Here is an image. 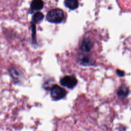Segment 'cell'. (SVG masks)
<instances>
[{
    "instance_id": "obj_1",
    "label": "cell",
    "mask_w": 131,
    "mask_h": 131,
    "mask_svg": "<svg viewBox=\"0 0 131 131\" xmlns=\"http://www.w3.org/2000/svg\"><path fill=\"white\" fill-rule=\"evenodd\" d=\"M64 18V11L60 8H54L50 10L47 14L46 19L51 23L59 24Z\"/></svg>"
},
{
    "instance_id": "obj_2",
    "label": "cell",
    "mask_w": 131,
    "mask_h": 131,
    "mask_svg": "<svg viewBox=\"0 0 131 131\" xmlns=\"http://www.w3.org/2000/svg\"><path fill=\"white\" fill-rule=\"evenodd\" d=\"M50 96L54 101L59 100L66 97L67 92L62 87L54 84L50 89Z\"/></svg>"
},
{
    "instance_id": "obj_3",
    "label": "cell",
    "mask_w": 131,
    "mask_h": 131,
    "mask_svg": "<svg viewBox=\"0 0 131 131\" xmlns=\"http://www.w3.org/2000/svg\"><path fill=\"white\" fill-rule=\"evenodd\" d=\"M60 84L69 89H73L77 84V80L76 77L72 75L65 76L60 80Z\"/></svg>"
},
{
    "instance_id": "obj_4",
    "label": "cell",
    "mask_w": 131,
    "mask_h": 131,
    "mask_svg": "<svg viewBox=\"0 0 131 131\" xmlns=\"http://www.w3.org/2000/svg\"><path fill=\"white\" fill-rule=\"evenodd\" d=\"M77 62L81 66L86 67L93 66L96 64V61L92 57L85 54H80L78 55Z\"/></svg>"
},
{
    "instance_id": "obj_5",
    "label": "cell",
    "mask_w": 131,
    "mask_h": 131,
    "mask_svg": "<svg viewBox=\"0 0 131 131\" xmlns=\"http://www.w3.org/2000/svg\"><path fill=\"white\" fill-rule=\"evenodd\" d=\"M94 46V42L89 37H84L81 42L80 50L84 53H89Z\"/></svg>"
},
{
    "instance_id": "obj_6",
    "label": "cell",
    "mask_w": 131,
    "mask_h": 131,
    "mask_svg": "<svg viewBox=\"0 0 131 131\" xmlns=\"http://www.w3.org/2000/svg\"><path fill=\"white\" fill-rule=\"evenodd\" d=\"M129 88L125 84H122L118 89L117 95L119 98H125L129 94Z\"/></svg>"
},
{
    "instance_id": "obj_7",
    "label": "cell",
    "mask_w": 131,
    "mask_h": 131,
    "mask_svg": "<svg viewBox=\"0 0 131 131\" xmlns=\"http://www.w3.org/2000/svg\"><path fill=\"white\" fill-rule=\"evenodd\" d=\"M44 6L43 2L41 0H34L30 4V9L32 12L41 10Z\"/></svg>"
},
{
    "instance_id": "obj_8",
    "label": "cell",
    "mask_w": 131,
    "mask_h": 131,
    "mask_svg": "<svg viewBox=\"0 0 131 131\" xmlns=\"http://www.w3.org/2000/svg\"><path fill=\"white\" fill-rule=\"evenodd\" d=\"M64 4L70 10H75L79 6V2L77 0H66L64 1Z\"/></svg>"
},
{
    "instance_id": "obj_9",
    "label": "cell",
    "mask_w": 131,
    "mask_h": 131,
    "mask_svg": "<svg viewBox=\"0 0 131 131\" xmlns=\"http://www.w3.org/2000/svg\"><path fill=\"white\" fill-rule=\"evenodd\" d=\"M44 17H45V16L42 12H41L40 11L36 12L33 14V15L32 16L31 23L34 24L35 25L36 24L39 23L43 19Z\"/></svg>"
},
{
    "instance_id": "obj_10",
    "label": "cell",
    "mask_w": 131,
    "mask_h": 131,
    "mask_svg": "<svg viewBox=\"0 0 131 131\" xmlns=\"http://www.w3.org/2000/svg\"><path fill=\"white\" fill-rule=\"evenodd\" d=\"M11 74L14 78L17 80L18 77H20L21 73L19 70H17V69L15 68H13L11 70Z\"/></svg>"
},
{
    "instance_id": "obj_11",
    "label": "cell",
    "mask_w": 131,
    "mask_h": 131,
    "mask_svg": "<svg viewBox=\"0 0 131 131\" xmlns=\"http://www.w3.org/2000/svg\"><path fill=\"white\" fill-rule=\"evenodd\" d=\"M32 30V39L33 42H36V26L35 24L31 23Z\"/></svg>"
},
{
    "instance_id": "obj_12",
    "label": "cell",
    "mask_w": 131,
    "mask_h": 131,
    "mask_svg": "<svg viewBox=\"0 0 131 131\" xmlns=\"http://www.w3.org/2000/svg\"><path fill=\"white\" fill-rule=\"evenodd\" d=\"M116 73H117V75L119 76V77H123L124 76V72L123 71H122V70H119V69H117L116 70Z\"/></svg>"
}]
</instances>
